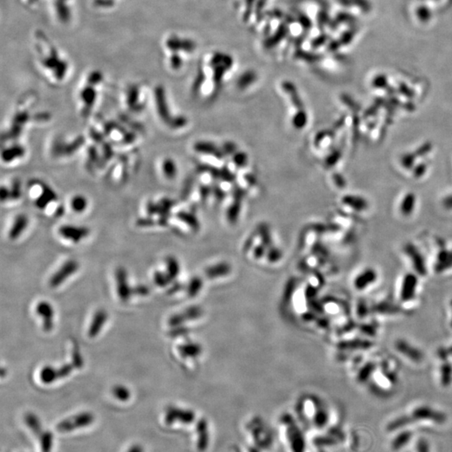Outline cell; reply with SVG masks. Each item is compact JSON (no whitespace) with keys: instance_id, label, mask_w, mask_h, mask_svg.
I'll return each mask as SVG.
<instances>
[{"instance_id":"1","label":"cell","mask_w":452,"mask_h":452,"mask_svg":"<svg viewBox=\"0 0 452 452\" xmlns=\"http://www.w3.org/2000/svg\"><path fill=\"white\" fill-rule=\"evenodd\" d=\"M235 66V57L229 52L213 50L204 53L193 82V93H202L207 98H214Z\"/></svg>"},{"instance_id":"2","label":"cell","mask_w":452,"mask_h":452,"mask_svg":"<svg viewBox=\"0 0 452 452\" xmlns=\"http://www.w3.org/2000/svg\"><path fill=\"white\" fill-rule=\"evenodd\" d=\"M32 52L42 69L51 72L57 81H62L69 72L70 61L66 53L46 33L36 30L32 38Z\"/></svg>"},{"instance_id":"3","label":"cell","mask_w":452,"mask_h":452,"mask_svg":"<svg viewBox=\"0 0 452 452\" xmlns=\"http://www.w3.org/2000/svg\"><path fill=\"white\" fill-rule=\"evenodd\" d=\"M199 45L194 38L181 32L171 31L161 42V52L173 72H179L197 54Z\"/></svg>"},{"instance_id":"4","label":"cell","mask_w":452,"mask_h":452,"mask_svg":"<svg viewBox=\"0 0 452 452\" xmlns=\"http://www.w3.org/2000/svg\"><path fill=\"white\" fill-rule=\"evenodd\" d=\"M104 79L102 72L100 71H92L89 73L86 78V85L80 91V97L81 100L85 103V108L83 110V115L87 117L90 114L92 106L94 105L95 100L97 99V90L96 86L101 83Z\"/></svg>"},{"instance_id":"5","label":"cell","mask_w":452,"mask_h":452,"mask_svg":"<svg viewBox=\"0 0 452 452\" xmlns=\"http://www.w3.org/2000/svg\"><path fill=\"white\" fill-rule=\"evenodd\" d=\"M52 17L60 24L71 22L74 13L75 0H46Z\"/></svg>"},{"instance_id":"6","label":"cell","mask_w":452,"mask_h":452,"mask_svg":"<svg viewBox=\"0 0 452 452\" xmlns=\"http://www.w3.org/2000/svg\"><path fill=\"white\" fill-rule=\"evenodd\" d=\"M94 415L92 413L83 412L72 417L66 419L57 425V430L60 432H70L77 428L89 427L94 421Z\"/></svg>"},{"instance_id":"7","label":"cell","mask_w":452,"mask_h":452,"mask_svg":"<svg viewBox=\"0 0 452 452\" xmlns=\"http://www.w3.org/2000/svg\"><path fill=\"white\" fill-rule=\"evenodd\" d=\"M279 88L289 101L290 106L293 110V112L306 109L299 90L292 81L289 80H281L279 84Z\"/></svg>"},{"instance_id":"8","label":"cell","mask_w":452,"mask_h":452,"mask_svg":"<svg viewBox=\"0 0 452 452\" xmlns=\"http://www.w3.org/2000/svg\"><path fill=\"white\" fill-rule=\"evenodd\" d=\"M418 287V277L416 274L407 273L401 282L400 298L401 301L408 302L413 300L416 296Z\"/></svg>"},{"instance_id":"9","label":"cell","mask_w":452,"mask_h":452,"mask_svg":"<svg viewBox=\"0 0 452 452\" xmlns=\"http://www.w3.org/2000/svg\"><path fill=\"white\" fill-rule=\"evenodd\" d=\"M79 269V264L77 261L74 260H69L62 265L60 269L52 276L50 280V285L51 287H57L64 281L69 278L71 276L77 272Z\"/></svg>"},{"instance_id":"10","label":"cell","mask_w":452,"mask_h":452,"mask_svg":"<svg viewBox=\"0 0 452 452\" xmlns=\"http://www.w3.org/2000/svg\"><path fill=\"white\" fill-rule=\"evenodd\" d=\"M116 280L118 297L123 302L128 301L132 295V288L129 286L127 274L123 267H118L116 271Z\"/></svg>"},{"instance_id":"11","label":"cell","mask_w":452,"mask_h":452,"mask_svg":"<svg viewBox=\"0 0 452 452\" xmlns=\"http://www.w3.org/2000/svg\"><path fill=\"white\" fill-rule=\"evenodd\" d=\"M155 99L157 105V112L162 120L169 124L173 117L169 112V105L167 102L166 93L163 86H157L155 88Z\"/></svg>"},{"instance_id":"12","label":"cell","mask_w":452,"mask_h":452,"mask_svg":"<svg viewBox=\"0 0 452 452\" xmlns=\"http://www.w3.org/2000/svg\"><path fill=\"white\" fill-rule=\"evenodd\" d=\"M90 233V229L86 227H78L73 226H62L59 229V234L62 237L72 241L74 243L80 242L86 238Z\"/></svg>"},{"instance_id":"13","label":"cell","mask_w":452,"mask_h":452,"mask_svg":"<svg viewBox=\"0 0 452 452\" xmlns=\"http://www.w3.org/2000/svg\"><path fill=\"white\" fill-rule=\"evenodd\" d=\"M38 315L43 318V329L45 332H49L53 329L54 323V310L51 305L47 301H40L36 306Z\"/></svg>"},{"instance_id":"14","label":"cell","mask_w":452,"mask_h":452,"mask_svg":"<svg viewBox=\"0 0 452 452\" xmlns=\"http://www.w3.org/2000/svg\"><path fill=\"white\" fill-rule=\"evenodd\" d=\"M405 253L410 258L411 264H412L415 271L417 272L418 275L426 276V274H427V266H426L423 256L420 253V251L414 246L408 245L405 247Z\"/></svg>"},{"instance_id":"15","label":"cell","mask_w":452,"mask_h":452,"mask_svg":"<svg viewBox=\"0 0 452 452\" xmlns=\"http://www.w3.org/2000/svg\"><path fill=\"white\" fill-rule=\"evenodd\" d=\"M378 278V274L375 269L369 268L364 270L355 279V287L359 291L366 290L368 287L375 283Z\"/></svg>"},{"instance_id":"16","label":"cell","mask_w":452,"mask_h":452,"mask_svg":"<svg viewBox=\"0 0 452 452\" xmlns=\"http://www.w3.org/2000/svg\"><path fill=\"white\" fill-rule=\"evenodd\" d=\"M395 346L399 352L403 354L404 357L409 358L410 360L414 361L415 363V362H421L423 358L422 352L416 349V348H414L412 345L407 344L405 341H398L395 344Z\"/></svg>"},{"instance_id":"17","label":"cell","mask_w":452,"mask_h":452,"mask_svg":"<svg viewBox=\"0 0 452 452\" xmlns=\"http://www.w3.org/2000/svg\"><path fill=\"white\" fill-rule=\"evenodd\" d=\"M107 318L108 315L105 310H98L95 313L91 326L89 327L88 335L90 338H96L98 336L100 330L102 329L104 324H106Z\"/></svg>"},{"instance_id":"18","label":"cell","mask_w":452,"mask_h":452,"mask_svg":"<svg viewBox=\"0 0 452 452\" xmlns=\"http://www.w3.org/2000/svg\"><path fill=\"white\" fill-rule=\"evenodd\" d=\"M41 187H42V194L35 201V204L38 207V209H44L51 201L57 200V195L54 193V190H52L48 185H46L45 183H41Z\"/></svg>"},{"instance_id":"19","label":"cell","mask_w":452,"mask_h":452,"mask_svg":"<svg viewBox=\"0 0 452 452\" xmlns=\"http://www.w3.org/2000/svg\"><path fill=\"white\" fill-rule=\"evenodd\" d=\"M139 93L140 89L137 84L130 85L126 90V103L130 108L137 112L143 109V106L138 103Z\"/></svg>"},{"instance_id":"20","label":"cell","mask_w":452,"mask_h":452,"mask_svg":"<svg viewBox=\"0 0 452 452\" xmlns=\"http://www.w3.org/2000/svg\"><path fill=\"white\" fill-rule=\"evenodd\" d=\"M257 73L254 72V71H252V70H248V71L243 72L238 77L237 81H236V86H237V88L240 91H245V90L250 88L252 85H254L257 81Z\"/></svg>"},{"instance_id":"21","label":"cell","mask_w":452,"mask_h":452,"mask_svg":"<svg viewBox=\"0 0 452 452\" xmlns=\"http://www.w3.org/2000/svg\"><path fill=\"white\" fill-rule=\"evenodd\" d=\"M27 226H28V218L26 217L25 215H18L15 219V223L9 231V238L11 240H15L18 237H20V235L23 233Z\"/></svg>"},{"instance_id":"22","label":"cell","mask_w":452,"mask_h":452,"mask_svg":"<svg viewBox=\"0 0 452 452\" xmlns=\"http://www.w3.org/2000/svg\"><path fill=\"white\" fill-rule=\"evenodd\" d=\"M243 194L241 192H235L234 198L235 201H233L231 205L229 207V209L227 210V217L229 218V221L232 223L236 222L240 211H241V202L242 201Z\"/></svg>"},{"instance_id":"23","label":"cell","mask_w":452,"mask_h":452,"mask_svg":"<svg viewBox=\"0 0 452 452\" xmlns=\"http://www.w3.org/2000/svg\"><path fill=\"white\" fill-rule=\"evenodd\" d=\"M452 266V251H441L438 254L437 264L435 266L438 272H446L451 269Z\"/></svg>"},{"instance_id":"24","label":"cell","mask_w":452,"mask_h":452,"mask_svg":"<svg viewBox=\"0 0 452 452\" xmlns=\"http://www.w3.org/2000/svg\"><path fill=\"white\" fill-rule=\"evenodd\" d=\"M291 123L292 126L297 130H302L305 128L308 123V115L306 109L293 112L291 118Z\"/></svg>"},{"instance_id":"25","label":"cell","mask_w":452,"mask_h":452,"mask_svg":"<svg viewBox=\"0 0 452 452\" xmlns=\"http://www.w3.org/2000/svg\"><path fill=\"white\" fill-rule=\"evenodd\" d=\"M28 119H29L28 112H20V113L15 115L14 122H13L11 132H10V135L13 138H16L20 135L22 126L28 121Z\"/></svg>"},{"instance_id":"26","label":"cell","mask_w":452,"mask_h":452,"mask_svg":"<svg viewBox=\"0 0 452 452\" xmlns=\"http://www.w3.org/2000/svg\"><path fill=\"white\" fill-rule=\"evenodd\" d=\"M194 150L204 157L221 151L214 143L209 142H198L194 145Z\"/></svg>"},{"instance_id":"27","label":"cell","mask_w":452,"mask_h":452,"mask_svg":"<svg viewBox=\"0 0 452 452\" xmlns=\"http://www.w3.org/2000/svg\"><path fill=\"white\" fill-rule=\"evenodd\" d=\"M25 149L23 147L16 146L11 147L9 149H6L2 152V158L6 163H9L18 157H23L25 155Z\"/></svg>"},{"instance_id":"28","label":"cell","mask_w":452,"mask_h":452,"mask_svg":"<svg viewBox=\"0 0 452 452\" xmlns=\"http://www.w3.org/2000/svg\"><path fill=\"white\" fill-rule=\"evenodd\" d=\"M332 141V133L328 131H321L316 135L313 139V144L317 149H326L329 146Z\"/></svg>"},{"instance_id":"29","label":"cell","mask_w":452,"mask_h":452,"mask_svg":"<svg viewBox=\"0 0 452 452\" xmlns=\"http://www.w3.org/2000/svg\"><path fill=\"white\" fill-rule=\"evenodd\" d=\"M40 377L42 383H46V384L54 383V381L59 378L57 369L50 365L45 366L40 371Z\"/></svg>"},{"instance_id":"30","label":"cell","mask_w":452,"mask_h":452,"mask_svg":"<svg viewBox=\"0 0 452 452\" xmlns=\"http://www.w3.org/2000/svg\"><path fill=\"white\" fill-rule=\"evenodd\" d=\"M121 0H92V3L95 9L100 11H108L114 9Z\"/></svg>"},{"instance_id":"31","label":"cell","mask_w":452,"mask_h":452,"mask_svg":"<svg viewBox=\"0 0 452 452\" xmlns=\"http://www.w3.org/2000/svg\"><path fill=\"white\" fill-rule=\"evenodd\" d=\"M25 421L26 425L29 427V429H31L33 432L38 435H41L42 433L41 432V425L35 414L28 413L25 417Z\"/></svg>"},{"instance_id":"32","label":"cell","mask_w":452,"mask_h":452,"mask_svg":"<svg viewBox=\"0 0 452 452\" xmlns=\"http://www.w3.org/2000/svg\"><path fill=\"white\" fill-rule=\"evenodd\" d=\"M163 171L164 175L169 179L175 178L177 171L175 161L171 158H166L163 163Z\"/></svg>"},{"instance_id":"33","label":"cell","mask_w":452,"mask_h":452,"mask_svg":"<svg viewBox=\"0 0 452 452\" xmlns=\"http://www.w3.org/2000/svg\"><path fill=\"white\" fill-rule=\"evenodd\" d=\"M177 217L183 221L184 223L187 224L192 229H197L199 228V223H198L197 219L195 215H192L190 213L187 212L180 211L177 214Z\"/></svg>"},{"instance_id":"34","label":"cell","mask_w":452,"mask_h":452,"mask_svg":"<svg viewBox=\"0 0 452 452\" xmlns=\"http://www.w3.org/2000/svg\"><path fill=\"white\" fill-rule=\"evenodd\" d=\"M112 394L121 401H127L131 398V392L126 387L118 384L112 388Z\"/></svg>"},{"instance_id":"35","label":"cell","mask_w":452,"mask_h":452,"mask_svg":"<svg viewBox=\"0 0 452 452\" xmlns=\"http://www.w3.org/2000/svg\"><path fill=\"white\" fill-rule=\"evenodd\" d=\"M71 205H72V209L74 211L81 213L87 207V201H86V198L82 196V195H76V196H75L72 199Z\"/></svg>"},{"instance_id":"36","label":"cell","mask_w":452,"mask_h":452,"mask_svg":"<svg viewBox=\"0 0 452 452\" xmlns=\"http://www.w3.org/2000/svg\"><path fill=\"white\" fill-rule=\"evenodd\" d=\"M84 143H85V138H84L83 136L78 137V138H76L75 140L73 141L72 143H69V144H66L63 155H72V153L76 152L78 149H80V147L83 145Z\"/></svg>"},{"instance_id":"37","label":"cell","mask_w":452,"mask_h":452,"mask_svg":"<svg viewBox=\"0 0 452 452\" xmlns=\"http://www.w3.org/2000/svg\"><path fill=\"white\" fill-rule=\"evenodd\" d=\"M40 436L41 452H51L52 441H53V435H52L51 432L46 431V432L41 433Z\"/></svg>"},{"instance_id":"38","label":"cell","mask_w":452,"mask_h":452,"mask_svg":"<svg viewBox=\"0 0 452 452\" xmlns=\"http://www.w3.org/2000/svg\"><path fill=\"white\" fill-rule=\"evenodd\" d=\"M167 268H168V275L171 279L177 277L179 272V265L177 263V260L174 257H169L167 259Z\"/></svg>"},{"instance_id":"39","label":"cell","mask_w":452,"mask_h":452,"mask_svg":"<svg viewBox=\"0 0 452 452\" xmlns=\"http://www.w3.org/2000/svg\"><path fill=\"white\" fill-rule=\"evenodd\" d=\"M441 383L444 385H448L452 383V368L450 364H444L441 369Z\"/></svg>"},{"instance_id":"40","label":"cell","mask_w":452,"mask_h":452,"mask_svg":"<svg viewBox=\"0 0 452 452\" xmlns=\"http://www.w3.org/2000/svg\"><path fill=\"white\" fill-rule=\"evenodd\" d=\"M153 279H154L155 283L157 284V286H161V287L169 285L170 283V280H172L171 278L169 277L168 273L165 274V273L160 272H155Z\"/></svg>"},{"instance_id":"41","label":"cell","mask_w":452,"mask_h":452,"mask_svg":"<svg viewBox=\"0 0 452 452\" xmlns=\"http://www.w3.org/2000/svg\"><path fill=\"white\" fill-rule=\"evenodd\" d=\"M72 362L75 369H81L83 366V358L81 357L80 351L77 347L75 346L72 349Z\"/></svg>"},{"instance_id":"42","label":"cell","mask_w":452,"mask_h":452,"mask_svg":"<svg viewBox=\"0 0 452 452\" xmlns=\"http://www.w3.org/2000/svg\"><path fill=\"white\" fill-rule=\"evenodd\" d=\"M187 123H188V120L185 117L183 116H178V117H175V118H173L171 122L169 123V126H171L173 129H179L182 128L184 126H186Z\"/></svg>"},{"instance_id":"43","label":"cell","mask_w":452,"mask_h":452,"mask_svg":"<svg viewBox=\"0 0 452 452\" xmlns=\"http://www.w3.org/2000/svg\"><path fill=\"white\" fill-rule=\"evenodd\" d=\"M414 199H413L411 195H409L407 197L404 198L403 200V203H401V209L403 212V214L404 213H410V212L413 210V203H414Z\"/></svg>"},{"instance_id":"44","label":"cell","mask_w":452,"mask_h":452,"mask_svg":"<svg viewBox=\"0 0 452 452\" xmlns=\"http://www.w3.org/2000/svg\"><path fill=\"white\" fill-rule=\"evenodd\" d=\"M74 368L73 364H64L63 366H61L60 369H57L58 377H59V378H63L69 376L70 374L72 372V370Z\"/></svg>"},{"instance_id":"45","label":"cell","mask_w":452,"mask_h":452,"mask_svg":"<svg viewBox=\"0 0 452 452\" xmlns=\"http://www.w3.org/2000/svg\"><path fill=\"white\" fill-rule=\"evenodd\" d=\"M132 294L137 296H142V297H146L149 295L150 292L149 286L145 285H138V286L132 287Z\"/></svg>"},{"instance_id":"46","label":"cell","mask_w":452,"mask_h":452,"mask_svg":"<svg viewBox=\"0 0 452 452\" xmlns=\"http://www.w3.org/2000/svg\"><path fill=\"white\" fill-rule=\"evenodd\" d=\"M221 151L223 152L224 155L228 153V155H230L232 157L233 155L235 154V152H237V146L235 145V143L228 142V143H226L224 144Z\"/></svg>"},{"instance_id":"47","label":"cell","mask_w":452,"mask_h":452,"mask_svg":"<svg viewBox=\"0 0 452 452\" xmlns=\"http://www.w3.org/2000/svg\"><path fill=\"white\" fill-rule=\"evenodd\" d=\"M178 349H179V351L183 356H192V355L195 354L196 351H197L196 347L195 345H192V344L182 345V346L179 347Z\"/></svg>"},{"instance_id":"48","label":"cell","mask_w":452,"mask_h":452,"mask_svg":"<svg viewBox=\"0 0 452 452\" xmlns=\"http://www.w3.org/2000/svg\"><path fill=\"white\" fill-rule=\"evenodd\" d=\"M10 193H11V198L10 199L17 200L20 198V195H21V190H20V183L19 181H15L13 183V186H12Z\"/></svg>"},{"instance_id":"49","label":"cell","mask_w":452,"mask_h":452,"mask_svg":"<svg viewBox=\"0 0 452 452\" xmlns=\"http://www.w3.org/2000/svg\"><path fill=\"white\" fill-rule=\"evenodd\" d=\"M137 224H138V226L145 227V226H153L155 222L154 221H152V219H150V218H145V219H140V220H138Z\"/></svg>"},{"instance_id":"50","label":"cell","mask_w":452,"mask_h":452,"mask_svg":"<svg viewBox=\"0 0 452 452\" xmlns=\"http://www.w3.org/2000/svg\"><path fill=\"white\" fill-rule=\"evenodd\" d=\"M11 198V193H10V190L5 188V187H2L1 188V201L4 202L6 200H9Z\"/></svg>"},{"instance_id":"51","label":"cell","mask_w":452,"mask_h":452,"mask_svg":"<svg viewBox=\"0 0 452 452\" xmlns=\"http://www.w3.org/2000/svg\"><path fill=\"white\" fill-rule=\"evenodd\" d=\"M22 1L26 6H28L29 8H35V6L41 2V0H22Z\"/></svg>"},{"instance_id":"52","label":"cell","mask_w":452,"mask_h":452,"mask_svg":"<svg viewBox=\"0 0 452 452\" xmlns=\"http://www.w3.org/2000/svg\"><path fill=\"white\" fill-rule=\"evenodd\" d=\"M92 138L97 140L96 142H98V143H100V142H101V140H103V137H102V136H101L100 133H98V132H96V131H92Z\"/></svg>"},{"instance_id":"53","label":"cell","mask_w":452,"mask_h":452,"mask_svg":"<svg viewBox=\"0 0 452 452\" xmlns=\"http://www.w3.org/2000/svg\"><path fill=\"white\" fill-rule=\"evenodd\" d=\"M127 452H144L143 447L139 445H134L132 446Z\"/></svg>"},{"instance_id":"54","label":"cell","mask_w":452,"mask_h":452,"mask_svg":"<svg viewBox=\"0 0 452 452\" xmlns=\"http://www.w3.org/2000/svg\"><path fill=\"white\" fill-rule=\"evenodd\" d=\"M409 437H408V434H406V433H405V434H404V435H403V437L402 438H403V440H405V439H407V438H409ZM397 440H398V441H400V442H401V441H402V439H401V437H398V439H397ZM401 443H402V442H401ZM401 443H399V444H397V445H395V446H394V447H395V450H399V448H400V446H401Z\"/></svg>"},{"instance_id":"55","label":"cell","mask_w":452,"mask_h":452,"mask_svg":"<svg viewBox=\"0 0 452 452\" xmlns=\"http://www.w3.org/2000/svg\"><path fill=\"white\" fill-rule=\"evenodd\" d=\"M1 375H2V377H4V375H5V369L4 368L1 369Z\"/></svg>"},{"instance_id":"56","label":"cell","mask_w":452,"mask_h":452,"mask_svg":"<svg viewBox=\"0 0 452 452\" xmlns=\"http://www.w3.org/2000/svg\"><path fill=\"white\" fill-rule=\"evenodd\" d=\"M264 1H266V3H269V2L271 1V0H264Z\"/></svg>"},{"instance_id":"57","label":"cell","mask_w":452,"mask_h":452,"mask_svg":"<svg viewBox=\"0 0 452 452\" xmlns=\"http://www.w3.org/2000/svg\"></svg>"}]
</instances>
